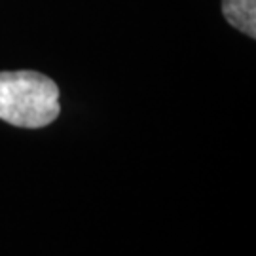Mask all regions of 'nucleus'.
<instances>
[{
	"label": "nucleus",
	"mask_w": 256,
	"mask_h": 256,
	"mask_svg": "<svg viewBox=\"0 0 256 256\" xmlns=\"http://www.w3.org/2000/svg\"><path fill=\"white\" fill-rule=\"evenodd\" d=\"M61 112L59 88L34 70L0 72V120L16 128H46Z\"/></svg>",
	"instance_id": "f257e3e1"
},
{
	"label": "nucleus",
	"mask_w": 256,
	"mask_h": 256,
	"mask_svg": "<svg viewBox=\"0 0 256 256\" xmlns=\"http://www.w3.org/2000/svg\"><path fill=\"white\" fill-rule=\"evenodd\" d=\"M222 14L239 32L256 38V0H222Z\"/></svg>",
	"instance_id": "f03ea898"
}]
</instances>
